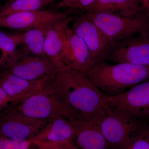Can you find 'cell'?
<instances>
[{
  "label": "cell",
  "instance_id": "1",
  "mask_svg": "<svg viewBox=\"0 0 149 149\" xmlns=\"http://www.w3.org/2000/svg\"><path fill=\"white\" fill-rule=\"evenodd\" d=\"M56 80L71 106L82 120L100 125L110 109L104 101V94L85 73L63 68Z\"/></svg>",
  "mask_w": 149,
  "mask_h": 149
},
{
  "label": "cell",
  "instance_id": "2",
  "mask_svg": "<svg viewBox=\"0 0 149 149\" xmlns=\"http://www.w3.org/2000/svg\"><path fill=\"white\" fill-rule=\"evenodd\" d=\"M55 76L48 79L33 94L15 105V108L27 116L40 120H82L69 103Z\"/></svg>",
  "mask_w": 149,
  "mask_h": 149
},
{
  "label": "cell",
  "instance_id": "3",
  "mask_svg": "<svg viewBox=\"0 0 149 149\" xmlns=\"http://www.w3.org/2000/svg\"><path fill=\"white\" fill-rule=\"evenodd\" d=\"M86 75L106 96L113 97L149 80V65L131 63L96 64Z\"/></svg>",
  "mask_w": 149,
  "mask_h": 149
},
{
  "label": "cell",
  "instance_id": "4",
  "mask_svg": "<svg viewBox=\"0 0 149 149\" xmlns=\"http://www.w3.org/2000/svg\"><path fill=\"white\" fill-rule=\"evenodd\" d=\"M84 14L101 30L112 45L134 35L149 34V15L143 12L132 17L109 13Z\"/></svg>",
  "mask_w": 149,
  "mask_h": 149
},
{
  "label": "cell",
  "instance_id": "5",
  "mask_svg": "<svg viewBox=\"0 0 149 149\" xmlns=\"http://www.w3.org/2000/svg\"><path fill=\"white\" fill-rule=\"evenodd\" d=\"M48 120L29 117L17 109L15 105L0 111V137L22 141L35 137Z\"/></svg>",
  "mask_w": 149,
  "mask_h": 149
},
{
  "label": "cell",
  "instance_id": "6",
  "mask_svg": "<svg viewBox=\"0 0 149 149\" xmlns=\"http://www.w3.org/2000/svg\"><path fill=\"white\" fill-rule=\"evenodd\" d=\"M104 101L111 110L139 119L149 118V80L117 96L109 97L104 95Z\"/></svg>",
  "mask_w": 149,
  "mask_h": 149
},
{
  "label": "cell",
  "instance_id": "7",
  "mask_svg": "<svg viewBox=\"0 0 149 149\" xmlns=\"http://www.w3.org/2000/svg\"><path fill=\"white\" fill-rule=\"evenodd\" d=\"M139 120L129 115L110 109L100 123V127L111 149H126Z\"/></svg>",
  "mask_w": 149,
  "mask_h": 149
},
{
  "label": "cell",
  "instance_id": "8",
  "mask_svg": "<svg viewBox=\"0 0 149 149\" xmlns=\"http://www.w3.org/2000/svg\"><path fill=\"white\" fill-rule=\"evenodd\" d=\"M105 60L116 63L149 65V34L134 35L114 43Z\"/></svg>",
  "mask_w": 149,
  "mask_h": 149
},
{
  "label": "cell",
  "instance_id": "9",
  "mask_svg": "<svg viewBox=\"0 0 149 149\" xmlns=\"http://www.w3.org/2000/svg\"><path fill=\"white\" fill-rule=\"evenodd\" d=\"M71 28L85 42L95 65L105 61L113 45L98 27L84 14L72 18Z\"/></svg>",
  "mask_w": 149,
  "mask_h": 149
},
{
  "label": "cell",
  "instance_id": "10",
  "mask_svg": "<svg viewBox=\"0 0 149 149\" xmlns=\"http://www.w3.org/2000/svg\"><path fill=\"white\" fill-rule=\"evenodd\" d=\"M63 68L86 73L95 65L84 40L71 29H68L65 45L60 56Z\"/></svg>",
  "mask_w": 149,
  "mask_h": 149
},
{
  "label": "cell",
  "instance_id": "11",
  "mask_svg": "<svg viewBox=\"0 0 149 149\" xmlns=\"http://www.w3.org/2000/svg\"><path fill=\"white\" fill-rule=\"evenodd\" d=\"M26 80L35 81L55 77L61 68L46 56H24L7 69Z\"/></svg>",
  "mask_w": 149,
  "mask_h": 149
},
{
  "label": "cell",
  "instance_id": "12",
  "mask_svg": "<svg viewBox=\"0 0 149 149\" xmlns=\"http://www.w3.org/2000/svg\"><path fill=\"white\" fill-rule=\"evenodd\" d=\"M77 120L64 118L50 119L40 132L29 140L38 149L47 146L73 142L76 134Z\"/></svg>",
  "mask_w": 149,
  "mask_h": 149
},
{
  "label": "cell",
  "instance_id": "13",
  "mask_svg": "<svg viewBox=\"0 0 149 149\" xmlns=\"http://www.w3.org/2000/svg\"><path fill=\"white\" fill-rule=\"evenodd\" d=\"M69 13L41 10L12 14L0 16V27L24 32L46 22L55 21Z\"/></svg>",
  "mask_w": 149,
  "mask_h": 149
},
{
  "label": "cell",
  "instance_id": "14",
  "mask_svg": "<svg viewBox=\"0 0 149 149\" xmlns=\"http://www.w3.org/2000/svg\"><path fill=\"white\" fill-rule=\"evenodd\" d=\"M72 19L68 15L54 21L48 29L44 44L45 56L62 69L60 56L66 43Z\"/></svg>",
  "mask_w": 149,
  "mask_h": 149
},
{
  "label": "cell",
  "instance_id": "15",
  "mask_svg": "<svg viewBox=\"0 0 149 149\" xmlns=\"http://www.w3.org/2000/svg\"><path fill=\"white\" fill-rule=\"evenodd\" d=\"M49 78L35 81L26 80L6 69L0 74V86L10 99L13 105H15L33 94Z\"/></svg>",
  "mask_w": 149,
  "mask_h": 149
},
{
  "label": "cell",
  "instance_id": "16",
  "mask_svg": "<svg viewBox=\"0 0 149 149\" xmlns=\"http://www.w3.org/2000/svg\"><path fill=\"white\" fill-rule=\"evenodd\" d=\"M74 142L80 149H111L100 125L83 120H77Z\"/></svg>",
  "mask_w": 149,
  "mask_h": 149
},
{
  "label": "cell",
  "instance_id": "17",
  "mask_svg": "<svg viewBox=\"0 0 149 149\" xmlns=\"http://www.w3.org/2000/svg\"><path fill=\"white\" fill-rule=\"evenodd\" d=\"M23 39V32L7 34L0 31V68L7 69L22 56L18 47Z\"/></svg>",
  "mask_w": 149,
  "mask_h": 149
},
{
  "label": "cell",
  "instance_id": "18",
  "mask_svg": "<svg viewBox=\"0 0 149 149\" xmlns=\"http://www.w3.org/2000/svg\"><path fill=\"white\" fill-rule=\"evenodd\" d=\"M54 21L40 24L35 28L23 32L21 45L24 46L25 51L31 54V55L45 56L44 52L45 40L49 27Z\"/></svg>",
  "mask_w": 149,
  "mask_h": 149
},
{
  "label": "cell",
  "instance_id": "19",
  "mask_svg": "<svg viewBox=\"0 0 149 149\" xmlns=\"http://www.w3.org/2000/svg\"><path fill=\"white\" fill-rule=\"evenodd\" d=\"M52 3L42 0H8L0 8V16L18 13L42 10Z\"/></svg>",
  "mask_w": 149,
  "mask_h": 149
},
{
  "label": "cell",
  "instance_id": "20",
  "mask_svg": "<svg viewBox=\"0 0 149 149\" xmlns=\"http://www.w3.org/2000/svg\"><path fill=\"white\" fill-rule=\"evenodd\" d=\"M126 149H149V124L139 120L131 143Z\"/></svg>",
  "mask_w": 149,
  "mask_h": 149
},
{
  "label": "cell",
  "instance_id": "21",
  "mask_svg": "<svg viewBox=\"0 0 149 149\" xmlns=\"http://www.w3.org/2000/svg\"><path fill=\"white\" fill-rule=\"evenodd\" d=\"M116 14L120 16L132 17L144 11L139 0H113Z\"/></svg>",
  "mask_w": 149,
  "mask_h": 149
},
{
  "label": "cell",
  "instance_id": "22",
  "mask_svg": "<svg viewBox=\"0 0 149 149\" xmlns=\"http://www.w3.org/2000/svg\"><path fill=\"white\" fill-rule=\"evenodd\" d=\"M35 147L38 148L29 139L19 141L0 137V149H37Z\"/></svg>",
  "mask_w": 149,
  "mask_h": 149
},
{
  "label": "cell",
  "instance_id": "23",
  "mask_svg": "<svg viewBox=\"0 0 149 149\" xmlns=\"http://www.w3.org/2000/svg\"><path fill=\"white\" fill-rule=\"evenodd\" d=\"M95 0H61L60 8H65L70 10L85 12L86 10L93 3Z\"/></svg>",
  "mask_w": 149,
  "mask_h": 149
},
{
  "label": "cell",
  "instance_id": "24",
  "mask_svg": "<svg viewBox=\"0 0 149 149\" xmlns=\"http://www.w3.org/2000/svg\"><path fill=\"white\" fill-rule=\"evenodd\" d=\"M109 13L116 14L113 0H95L85 13Z\"/></svg>",
  "mask_w": 149,
  "mask_h": 149
},
{
  "label": "cell",
  "instance_id": "25",
  "mask_svg": "<svg viewBox=\"0 0 149 149\" xmlns=\"http://www.w3.org/2000/svg\"><path fill=\"white\" fill-rule=\"evenodd\" d=\"M39 149H80L74 143V141L57 145H52L40 148Z\"/></svg>",
  "mask_w": 149,
  "mask_h": 149
},
{
  "label": "cell",
  "instance_id": "26",
  "mask_svg": "<svg viewBox=\"0 0 149 149\" xmlns=\"http://www.w3.org/2000/svg\"><path fill=\"white\" fill-rule=\"evenodd\" d=\"M10 106H13L10 99L0 86V111Z\"/></svg>",
  "mask_w": 149,
  "mask_h": 149
},
{
  "label": "cell",
  "instance_id": "27",
  "mask_svg": "<svg viewBox=\"0 0 149 149\" xmlns=\"http://www.w3.org/2000/svg\"><path fill=\"white\" fill-rule=\"evenodd\" d=\"M140 3L144 11L149 15V0H140Z\"/></svg>",
  "mask_w": 149,
  "mask_h": 149
},
{
  "label": "cell",
  "instance_id": "28",
  "mask_svg": "<svg viewBox=\"0 0 149 149\" xmlns=\"http://www.w3.org/2000/svg\"><path fill=\"white\" fill-rule=\"evenodd\" d=\"M42 1H51L53 3L54 1H56V0H42Z\"/></svg>",
  "mask_w": 149,
  "mask_h": 149
},
{
  "label": "cell",
  "instance_id": "29",
  "mask_svg": "<svg viewBox=\"0 0 149 149\" xmlns=\"http://www.w3.org/2000/svg\"><path fill=\"white\" fill-rule=\"evenodd\" d=\"M8 1V0H0V1Z\"/></svg>",
  "mask_w": 149,
  "mask_h": 149
},
{
  "label": "cell",
  "instance_id": "30",
  "mask_svg": "<svg viewBox=\"0 0 149 149\" xmlns=\"http://www.w3.org/2000/svg\"><path fill=\"white\" fill-rule=\"evenodd\" d=\"M139 1H140V0H139Z\"/></svg>",
  "mask_w": 149,
  "mask_h": 149
}]
</instances>
